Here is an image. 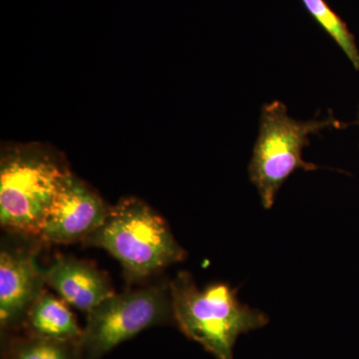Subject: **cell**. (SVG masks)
<instances>
[{"mask_svg": "<svg viewBox=\"0 0 359 359\" xmlns=\"http://www.w3.org/2000/svg\"><path fill=\"white\" fill-rule=\"evenodd\" d=\"M311 15L337 42L353 67L359 70V51L353 35L346 23L330 8L325 0H302Z\"/></svg>", "mask_w": 359, "mask_h": 359, "instance_id": "cell-11", "label": "cell"}, {"mask_svg": "<svg viewBox=\"0 0 359 359\" xmlns=\"http://www.w3.org/2000/svg\"><path fill=\"white\" fill-rule=\"evenodd\" d=\"M46 285L67 304L88 313L114 294L108 276L95 264L69 256H59L45 269Z\"/></svg>", "mask_w": 359, "mask_h": 359, "instance_id": "cell-8", "label": "cell"}, {"mask_svg": "<svg viewBox=\"0 0 359 359\" xmlns=\"http://www.w3.org/2000/svg\"><path fill=\"white\" fill-rule=\"evenodd\" d=\"M237 292L224 283L200 289L190 273L180 271L170 282L174 323L215 358L235 359L233 347L240 335L269 323L263 311L238 301Z\"/></svg>", "mask_w": 359, "mask_h": 359, "instance_id": "cell-1", "label": "cell"}, {"mask_svg": "<svg viewBox=\"0 0 359 359\" xmlns=\"http://www.w3.org/2000/svg\"><path fill=\"white\" fill-rule=\"evenodd\" d=\"M23 332L58 340H81L83 328L65 301L44 290L26 316Z\"/></svg>", "mask_w": 359, "mask_h": 359, "instance_id": "cell-9", "label": "cell"}, {"mask_svg": "<svg viewBox=\"0 0 359 359\" xmlns=\"http://www.w3.org/2000/svg\"><path fill=\"white\" fill-rule=\"evenodd\" d=\"M86 316L82 359H101L144 330L174 323L170 283L112 294Z\"/></svg>", "mask_w": 359, "mask_h": 359, "instance_id": "cell-5", "label": "cell"}, {"mask_svg": "<svg viewBox=\"0 0 359 359\" xmlns=\"http://www.w3.org/2000/svg\"><path fill=\"white\" fill-rule=\"evenodd\" d=\"M41 241L23 237L21 243L2 240L0 250V328L1 334L25 330L26 316L44 292L45 269L37 262Z\"/></svg>", "mask_w": 359, "mask_h": 359, "instance_id": "cell-6", "label": "cell"}, {"mask_svg": "<svg viewBox=\"0 0 359 359\" xmlns=\"http://www.w3.org/2000/svg\"><path fill=\"white\" fill-rule=\"evenodd\" d=\"M337 126L339 123L332 118L295 120L290 117L285 104L280 101L264 106L249 175L264 209L273 207L280 187L295 170L318 169L316 165L304 160L302 149L309 145V137Z\"/></svg>", "mask_w": 359, "mask_h": 359, "instance_id": "cell-4", "label": "cell"}, {"mask_svg": "<svg viewBox=\"0 0 359 359\" xmlns=\"http://www.w3.org/2000/svg\"><path fill=\"white\" fill-rule=\"evenodd\" d=\"M67 167L51 151L20 146L0 161V224L8 233L39 238Z\"/></svg>", "mask_w": 359, "mask_h": 359, "instance_id": "cell-3", "label": "cell"}, {"mask_svg": "<svg viewBox=\"0 0 359 359\" xmlns=\"http://www.w3.org/2000/svg\"><path fill=\"white\" fill-rule=\"evenodd\" d=\"M2 359H82L81 344L21 332L4 334Z\"/></svg>", "mask_w": 359, "mask_h": 359, "instance_id": "cell-10", "label": "cell"}, {"mask_svg": "<svg viewBox=\"0 0 359 359\" xmlns=\"http://www.w3.org/2000/svg\"><path fill=\"white\" fill-rule=\"evenodd\" d=\"M83 245L109 252L130 283L150 278L187 257L167 222L137 198H125L110 207L105 221Z\"/></svg>", "mask_w": 359, "mask_h": 359, "instance_id": "cell-2", "label": "cell"}, {"mask_svg": "<svg viewBox=\"0 0 359 359\" xmlns=\"http://www.w3.org/2000/svg\"><path fill=\"white\" fill-rule=\"evenodd\" d=\"M109 210L98 194L68 171L59 181L39 238L43 244H83Z\"/></svg>", "mask_w": 359, "mask_h": 359, "instance_id": "cell-7", "label": "cell"}]
</instances>
